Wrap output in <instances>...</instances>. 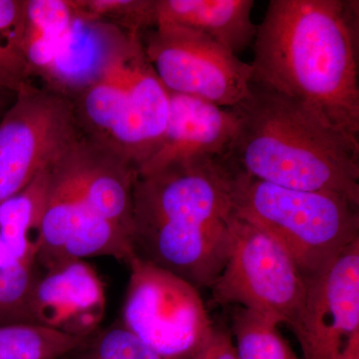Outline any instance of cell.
<instances>
[{
    "instance_id": "obj_22",
    "label": "cell",
    "mask_w": 359,
    "mask_h": 359,
    "mask_svg": "<svg viewBox=\"0 0 359 359\" xmlns=\"http://www.w3.org/2000/svg\"><path fill=\"white\" fill-rule=\"evenodd\" d=\"M39 273L23 263L0 241V325L32 323L29 299Z\"/></svg>"
},
{
    "instance_id": "obj_14",
    "label": "cell",
    "mask_w": 359,
    "mask_h": 359,
    "mask_svg": "<svg viewBox=\"0 0 359 359\" xmlns=\"http://www.w3.org/2000/svg\"><path fill=\"white\" fill-rule=\"evenodd\" d=\"M53 169L91 211L128 233L132 241L137 170L129 162L80 135Z\"/></svg>"
},
{
    "instance_id": "obj_2",
    "label": "cell",
    "mask_w": 359,
    "mask_h": 359,
    "mask_svg": "<svg viewBox=\"0 0 359 359\" xmlns=\"http://www.w3.org/2000/svg\"><path fill=\"white\" fill-rule=\"evenodd\" d=\"M233 215L231 172L223 159L137 174L134 255L197 289L211 287L228 257Z\"/></svg>"
},
{
    "instance_id": "obj_19",
    "label": "cell",
    "mask_w": 359,
    "mask_h": 359,
    "mask_svg": "<svg viewBox=\"0 0 359 359\" xmlns=\"http://www.w3.org/2000/svg\"><path fill=\"white\" fill-rule=\"evenodd\" d=\"M86 339L37 323L1 325L0 359H61L74 353Z\"/></svg>"
},
{
    "instance_id": "obj_23",
    "label": "cell",
    "mask_w": 359,
    "mask_h": 359,
    "mask_svg": "<svg viewBox=\"0 0 359 359\" xmlns=\"http://www.w3.org/2000/svg\"><path fill=\"white\" fill-rule=\"evenodd\" d=\"M278 327L238 306L231 330L238 359H299Z\"/></svg>"
},
{
    "instance_id": "obj_6",
    "label": "cell",
    "mask_w": 359,
    "mask_h": 359,
    "mask_svg": "<svg viewBox=\"0 0 359 359\" xmlns=\"http://www.w3.org/2000/svg\"><path fill=\"white\" fill-rule=\"evenodd\" d=\"M120 323L165 359H194L214 332L199 289L134 256Z\"/></svg>"
},
{
    "instance_id": "obj_5",
    "label": "cell",
    "mask_w": 359,
    "mask_h": 359,
    "mask_svg": "<svg viewBox=\"0 0 359 359\" xmlns=\"http://www.w3.org/2000/svg\"><path fill=\"white\" fill-rule=\"evenodd\" d=\"M231 172L236 216L280 242L304 278L359 240V205L347 198L283 188Z\"/></svg>"
},
{
    "instance_id": "obj_10",
    "label": "cell",
    "mask_w": 359,
    "mask_h": 359,
    "mask_svg": "<svg viewBox=\"0 0 359 359\" xmlns=\"http://www.w3.org/2000/svg\"><path fill=\"white\" fill-rule=\"evenodd\" d=\"M289 327L304 359H359V240L306 278L304 302Z\"/></svg>"
},
{
    "instance_id": "obj_12",
    "label": "cell",
    "mask_w": 359,
    "mask_h": 359,
    "mask_svg": "<svg viewBox=\"0 0 359 359\" xmlns=\"http://www.w3.org/2000/svg\"><path fill=\"white\" fill-rule=\"evenodd\" d=\"M169 94L166 129L154 154L137 171L140 176L223 159L237 133L238 116L233 108L219 107L196 97Z\"/></svg>"
},
{
    "instance_id": "obj_26",
    "label": "cell",
    "mask_w": 359,
    "mask_h": 359,
    "mask_svg": "<svg viewBox=\"0 0 359 359\" xmlns=\"http://www.w3.org/2000/svg\"><path fill=\"white\" fill-rule=\"evenodd\" d=\"M16 95H18V93H15V92L0 87V121H1L4 116L6 115L7 110L13 105Z\"/></svg>"
},
{
    "instance_id": "obj_1",
    "label": "cell",
    "mask_w": 359,
    "mask_h": 359,
    "mask_svg": "<svg viewBox=\"0 0 359 359\" xmlns=\"http://www.w3.org/2000/svg\"><path fill=\"white\" fill-rule=\"evenodd\" d=\"M359 2L271 0L254 41V83L359 138Z\"/></svg>"
},
{
    "instance_id": "obj_15",
    "label": "cell",
    "mask_w": 359,
    "mask_h": 359,
    "mask_svg": "<svg viewBox=\"0 0 359 359\" xmlns=\"http://www.w3.org/2000/svg\"><path fill=\"white\" fill-rule=\"evenodd\" d=\"M129 35L117 28L78 15L56 45L41 86L70 99L91 84Z\"/></svg>"
},
{
    "instance_id": "obj_7",
    "label": "cell",
    "mask_w": 359,
    "mask_h": 359,
    "mask_svg": "<svg viewBox=\"0 0 359 359\" xmlns=\"http://www.w3.org/2000/svg\"><path fill=\"white\" fill-rule=\"evenodd\" d=\"M211 289L217 304L290 325L304 302L306 278L280 242L233 215L228 257Z\"/></svg>"
},
{
    "instance_id": "obj_17",
    "label": "cell",
    "mask_w": 359,
    "mask_h": 359,
    "mask_svg": "<svg viewBox=\"0 0 359 359\" xmlns=\"http://www.w3.org/2000/svg\"><path fill=\"white\" fill-rule=\"evenodd\" d=\"M49 183L50 168L20 193L0 204V241L14 256L35 268Z\"/></svg>"
},
{
    "instance_id": "obj_9",
    "label": "cell",
    "mask_w": 359,
    "mask_h": 359,
    "mask_svg": "<svg viewBox=\"0 0 359 359\" xmlns=\"http://www.w3.org/2000/svg\"><path fill=\"white\" fill-rule=\"evenodd\" d=\"M146 56L170 93L237 107L249 96L252 68L199 33L158 25L142 37Z\"/></svg>"
},
{
    "instance_id": "obj_11",
    "label": "cell",
    "mask_w": 359,
    "mask_h": 359,
    "mask_svg": "<svg viewBox=\"0 0 359 359\" xmlns=\"http://www.w3.org/2000/svg\"><path fill=\"white\" fill-rule=\"evenodd\" d=\"M133 255L128 233L91 211L52 166L37 264L47 269L93 257L127 264Z\"/></svg>"
},
{
    "instance_id": "obj_8",
    "label": "cell",
    "mask_w": 359,
    "mask_h": 359,
    "mask_svg": "<svg viewBox=\"0 0 359 359\" xmlns=\"http://www.w3.org/2000/svg\"><path fill=\"white\" fill-rule=\"evenodd\" d=\"M69 99L34 82L0 121V204L49 169L79 138Z\"/></svg>"
},
{
    "instance_id": "obj_18",
    "label": "cell",
    "mask_w": 359,
    "mask_h": 359,
    "mask_svg": "<svg viewBox=\"0 0 359 359\" xmlns=\"http://www.w3.org/2000/svg\"><path fill=\"white\" fill-rule=\"evenodd\" d=\"M74 18L72 0H26L25 50L32 82L50 65L56 45Z\"/></svg>"
},
{
    "instance_id": "obj_3",
    "label": "cell",
    "mask_w": 359,
    "mask_h": 359,
    "mask_svg": "<svg viewBox=\"0 0 359 359\" xmlns=\"http://www.w3.org/2000/svg\"><path fill=\"white\" fill-rule=\"evenodd\" d=\"M224 163L233 171L294 190L342 196L359 205V138L306 106L252 81Z\"/></svg>"
},
{
    "instance_id": "obj_13",
    "label": "cell",
    "mask_w": 359,
    "mask_h": 359,
    "mask_svg": "<svg viewBox=\"0 0 359 359\" xmlns=\"http://www.w3.org/2000/svg\"><path fill=\"white\" fill-rule=\"evenodd\" d=\"M105 311V285L84 259L44 269L30 294L32 323L79 339H88L100 330Z\"/></svg>"
},
{
    "instance_id": "obj_4",
    "label": "cell",
    "mask_w": 359,
    "mask_h": 359,
    "mask_svg": "<svg viewBox=\"0 0 359 359\" xmlns=\"http://www.w3.org/2000/svg\"><path fill=\"white\" fill-rule=\"evenodd\" d=\"M69 100L82 136L137 171L154 154L169 117V91L138 37L123 40L101 74Z\"/></svg>"
},
{
    "instance_id": "obj_24",
    "label": "cell",
    "mask_w": 359,
    "mask_h": 359,
    "mask_svg": "<svg viewBox=\"0 0 359 359\" xmlns=\"http://www.w3.org/2000/svg\"><path fill=\"white\" fill-rule=\"evenodd\" d=\"M72 354L75 359H165L120 321L100 328Z\"/></svg>"
},
{
    "instance_id": "obj_20",
    "label": "cell",
    "mask_w": 359,
    "mask_h": 359,
    "mask_svg": "<svg viewBox=\"0 0 359 359\" xmlns=\"http://www.w3.org/2000/svg\"><path fill=\"white\" fill-rule=\"evenodd\" d=\"M26 0H0V87L18 93L32 83L25 50Z\"/></svg>"
},
{
    "instance_id": "obj_25",
    "label": "cell",
    "mask_w": 359,
    "mask_h": 359,
    "mask_svg": "<svg viewBox=\"0 0 359 359\" xmlns=\"http://www.w3.org/2000/svg\"><path fill=\"white\" fill-rule=\"evenodd\" d=\"M202 354L204 359H238L235 341L230 332L216 327Z\"/></svg>"
},
{
    "instance_id": "obj_16",
    "label": "cell",
    "mask_w": 359,
    "mask_h": 359,
    "mask_svg": "<svg viewBox=\"0 0 359 359\" xmlns=\"http://www.w3.org/2000/svg\"><path fill=\"white\" fill-rule=\"evenodd\" d=\"M254 0H157V25L192 30L233 54L256 39Z\"/></svg>"
},
{
    "instance_id": "obj_21",
    "label": "cell",
    "mask_w": 359,
    "mask_h": 359,
    "mask_svg": "<svg viewBox=\"0 0 359 359\" xmlns=\"http://www.w3.org/2000/svg\"><path fill=\"white\" fill-rule=\"evenodd\" d=\"M78 15L142 39L157 25V0H72Z\"/></svg>"
},
{
    "instance_id": "obj_27",
    "label": "cell",
    "mask_w": 359,
    "mask_h": 359,
    "mask_svg": "<svg viewBox=\"0 0 359 359\" xmlns=\"http://www.w3.org/2000/svg\"><path fill=\"white\" fill-rule=\"evenodd\" d=\"M194 359H204V358H203L202 351H201V353Z\"/></svg>"
}]
</instances>
